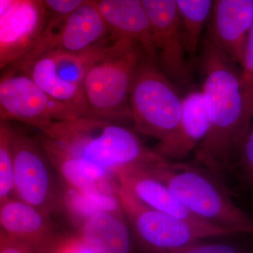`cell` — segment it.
Instances as JSON below:
<instances>
[{
  "instance_id": "obj_1",
  "label": "cell",
  "mask_w": 253,
  "mask_h": 253,
  "mask_svg": "<svg viewBox=\"0 0 253 253\" xmlns=\"http://www.w3.org/2000/svg\"><path fill=\"white\" fill-rule=\"evenodd\" d=\"M201 71L210 127L195 157L219 179L234 166L252 121L246 112L239 66L208 34L201 50Z\"/></svg>"
},
{
  "instance_id": "obj_2",
  "label": "cell",
  "mask_w": 253,
  "mask_h": 253,
  "mask_svg": "<svg viewBox=\"0 0 253 253\" xmlns=\"http://www.w3.org/2000/svg\"><path fill=\"white\" fill-rule=\"evenodd\" d=\"M73 154L112 174L167 161L141 142L134 131L113 121L83 116L39 129Z\"/></svg>"
},
{
  "instance_id": "obj_3",
  "label": "cell",
  "mask_w": 253,
  "mask_h": 253,
  "mask_svg": "<svg viewBox=\"0 0 253 253\" xmlns=\"http://www.w3.org/2000/svg\"><path fill=\"white\" fill-rule=\"evenodd\" d=\"M142 168L167 186L201 220L238 234L253 235V219L233 202L218 179L206 169L169 161Z\"/></svg>"
},
{
  "instance_id": "obj_4",
  "label": "cell",
  "mask_w": 253,
  "mask_h": 253,
  "mask_svg": "<svg viewBox=\"0 0 253 253\" xmlns=\"http://www.w3.org/2000/svg\"><path fill=\"white\" fill-rule=\"evenodd\" d=\"M144 53L134 43L112 41L109 53L91 66L84 79L87 116L113 122L130 120L129 95Z\"/></svg>"
},
{
  "instance_id": "obj_5",
  "label": "cell",
  "mask_w": 253,
  "mask_h": 253,
  "mask_svg": "<svg viewBox=\"0 0 253 253\" xmlns=\"http://www.w3.org/2000/svg\"><path fill=\"white\" fill-rule=\"evenodd\" d=\"M182 100L175 84L144 53L129 95L130 120L134 130L158 142L167 139L180 121Z\"/></svg>"
},
{
  "instance_id": "obj_6",
  "label": "cell",
  "mask_w": 253,
  "mask_h": 253,
  "mask_svg": "<svg viewBox=\"0 0 253 253\" xmlns=\"http://www.w3.org/2000/svg\"><path fill=\"white\" fill-rule=\"evenodd\" d=\"M111 44L112 41L109 38L81 52L51 51L32 61L18 72L28 74L51 99L67 108L78 117L87 116L84 96V79L91 66L109 53Z\"/></svg>"
},
{
  "instance_id": "obj_7",
  "label": "cell",
  "mask_w": 253,
  "mask_h": 253,
  "mask_svg": "<svg viewBox=\"0 0 253 253\" xmlns=\"http://www.w3.org/2000/svg\"><path fill=\"white\" fill-rule=\"evenodd\" d=\"M116 194L123 212L151 253H172L206 238L237 235L229 229L197 227L151 209L118 184Z\"/></svg>"
},
{
  "instance_id": "obj_8",
  "label": "cell",
  "mask_w": 253,
  "mask_h": 253,
  "mask_svg": "<svg viewBox=\"0 0 253 253\" xmlns=\"http://www.w3.org/2000/svg\"><path fill=\"white\" fill-rule=\"evenodd\" d=\"M109 38V29L96 1L86 0L81 7L66 17L48 14L45 27L33 49L9 70L18 72L51 51H86Z\"/></svg>"
},
{
  "instance_id": "obj_9",
  "label": "cell",
  "mask_w": 253,
  "mask_h": 253,
  "mask_svg": "<svg viewBox=\"0 0 253 253\" xmlns=\"http://www.w3.org/2000/svg\"><path fill=\"white\" fill-rule=\"evenodd\" d=\"M14 194L16 199L51 215L63 202L53 174V166L39 139L12 131Z\"/></svg>"
},
{
  "instance_id": "obj_10",
  "label": "cell",
  "mask_w": 253,
  "mask_h": 253,
  "mask_svg": "<svg viewBox=\"0 0 253 253\" xmlns=\"http://www.w3.org/2000/svg\"><path fill=\"white\" fill-rule=\"evenodd\" d=\"M78 118L37 85L28 74L8 71L0 77V121H16L38 129Z\"/></svg>"
},
{
  "instance_id": "obj_11",
  "label": "cell",
  "mask_w": 253,
  "mask_h": 253,
  "mask_svg": "<svg viewBox=\"0 0 253 253\" xmlns=\"http://www.w3.org/2000/svg\"><path fill=\"white\" fill-rule=\"evenodd\" d=\"M152 31L155 63L178 86L192 84V76L176 0H142Z\"/></svg>"
},
{
  "instance_id": "obj_12",
  "label": "cell",
  "mask_w": 253,
  "mask_h": 253,
  "mask_svg": "<svg viewBox=\"0 0 253 253\" xmlns=\"http://www.w3.org/2000/svg\"><path fill=\"white\" fill-rule=\"evenodd\" d=\"M48 14L43 0H14L0 17V71L23 59L36 44Z\"/></svg>"
},
{
  "instance_id": "obj_13",
  "label": "cell",
  "mask_w": 253,
  "mask_h": 253,
  "mask_svg": "<svg viewBox=\"0 0 253 253\" xmlns=\"http://www.w3.org/2000/svg\"><path fill=\"white\" fill-rule=\"evenodd\" d=\"M0 238L47 253L57 239L50 214L16 198L0 205Z\"/></svg>"
},
{
  "instance_id": "obj_14",
  "label": "cell",
  "mask_w": 253,
  "mask_h": 253,
  "mask_svg": "<svg viewBox=\"0 0 253 253\" xmlns=\"http://www.w3.org/2000/svg\"><path fill=\"white\" fill-rule=\"evenodd\" d=\"M207 34L234 63L241 66L253 24V0H216Z\"/></svg>"
},
{
  "instance_id": "obj_15",
  "label": "cell",
  "mask_w": 253,
  "mask_h": 253,
  "mask_svg": "<svg viewBox=\"0 0 253 253\" xmlns=\"http://www.w3.org/2000/svg\"><path fill=\"white\" fill-rule=\"evenodd\" d=\"M38 139L66 189L84 193L116 194L118 182L112 174L73 154L42 133Z\"/></svg>"
},
{
  "instance_id": "obj_16",
  "label": "cell",
  "mask_w": 253,
  "mask_h": 253,
  "mask_svg": "<svg viewBox=\"0 0 253 253\" xmlns=\"http://www.w3.org/2000/svg\"><path fill=\"white\" fill-rule=\"evenodd\" d=\"M113 175L120 185L151 209L203 229L222 228L195 216L167 186L150 176L141 166L121 169Z\"/></svg>"
},
{
  "instance_id": "obj_17",
  "label": "cell",
  "mask_w": 253,
  "mask_h": 253,
  "mask_svg": "<svg viewBox=\"0 0 253 253\" xmlns=\"http://www.w3.org/2000/svg\"><path fill=\"white\" fill-rule=\"evenodd\" d=\"M209 127L202 91H190L183 98L181 119L175 130L167 139L158 142L153 150L172 162L185 159L204 141Z\"/></svg>"
},
{
  "instance_id": "obj_18",
  "label": "cell",
  "mask_w": 253,
  "mask_h": 253,
  "mask_svg": "<svg viewBox=\"0 0 253 253\" xmlns=\"http://www.w3.org/2000/svg\"><path fill=\"white\" fill-rule=\"evenodd\" d=\"M96 1L109 29L110 39L138 44L155 62L151 25L142 0Z\"/></svg>"
},
{
  "instance_id": "obj_19",
  "label": "cell",
  "mask_w": 253,
  "mask_h": 253,
  "mask_svg": "<svg viewBox=\"0 0 253 253\" xmlns=\"http://www.w3.org/2000/svg\"><path fill=\"white\" fill-rule=\"evenodd\" d=\"M79 236L99 253L130 252V234L120 214L96 213L82 223Z\"/></svg>"
},
{
  "instance_id": "obj_20",
  "label": "cell",
  "mask_w": 253,
  "mask_h": 253,
  "mask_svg": "<svg viewBox=\"0 0 253 253\" xmlns=\"http://www.w3.org/2000/svg\"><path fill=\"white\" fill-rule=\"evenodd\" d=\"M186 54L193 57L197 52L203 32L212 14L214 1L176 0Z\"/></svg>"
},
{
  "instance_id": "obj_21",
  "label": "cell",
  "mask_w": 253,
  "mask_h": 253,
  "mask_svg": "<svg viewBox=\"0 0 253 253\" xmlns=\"http://www.w3.org/2000/svg\"><path fill=\"white\" fill-rule=\"evenodd\" d=\"M63 204L75 219L83 223L96 213L108 212L120 214L123 212L116 194L84 193L66 189Z\"/></svg>"
},
{
  "instance_id": "obj_22",
  "label": "cell",
  "mask_w": 253,
  "mask_h": 253,
  "mask_svg": "<svg viewBox=\"0 0 253 253\" xmlns=\"http://www.w3.org/2000/svg\"><path fill=\"white\" fill-rule=\"evenodd\" d=\"M12 131L9 122L0 121V205L14 194Z\"/></svg>"
},
{
  "instance_id": "obj_23",
  "label": "cell",
  "mask_w": 253,
  "mask_h": 253,
  "mask_svg": "<svg viewBox=\"0 0 253 253\" xmlns=\"http://www.w3.org/2000/svg\"><path fill=\"white\" fill-rule=\"evenodd\" d=\"M241 89L244 94L246 112L250 119L253 118V24L248 38L244 59L241 66Z\"/></svg>"
},
{
  "instance_id": "obj_24",
  "label": "cell",
  "mask_w": 253,
  "mask_h": 253,
  "mask_svg": "<svg viewBox=\"0 0 253 253\" xmlns=\"http://www.w3.org/2000/svg\"><path fill=\"white\" fill-rule=\"evenodd\" d=\"M238 165L242 179L248 185L253 186V125L245 137L239 156Z\"/></svg>"
},
{
  "instance_id": "obj_25",
  "label": "cell",
  "mask_w": 253,
  "mask_h": 253,
  "mask_svg": "<svg viewBox=\"0 0 253 253\" xmlns=\"http://www.w3.org/2000/svg\"><path fill=\"white\" fill-rule=\"evenodd\" d=\"M172 253H251L247 249L238 245L226 243L201 244L200 242Z\"/></svg>"
},
{
  "instance_id": "obj_26",
  "label": "cell",
  "mask_w": 253,
  "mask_h": 253,
  "mask_svg": "<svg viewBox=\"0 0 253 253\" xmlns=\"http://www.w3.org/2000/svg\"><path fill=\"white\" fill-rule=\"evenodd\" d=\"M47 253H99L79 235L56 239Z\"/></svg>"
},
{
  "instance_id": "obj_27",
  "label": "cell",
  "mask_w": 253,
  "mask_h": 253,
  "mask_svg": "<svg viewBox=\"0 0 253 253\" xmlns=\"http://www.w3.org/2000/svg\"><path fill=\"white\" fill-rule=\"evenodd\" d=\"M86 0H43L47 14L56 16H69L81 7Z\"/></svg>"
},
{
  "instance_id": "obj_28",
  "label": "cell",
  "mask_w": 253,
  "mask_h": 253,
  "mask_svg": "<svg viewBox=\"0 0 253 253\" xmlns=\"http://www.w3.org/2000/svg\"><path fill=\"white\" fill-rule=\"evenodd\" d=\"M0 253H38L34 250L9 240L0 238Z\"/></svg>"
},
{
  "instance_id": "obj_29",
  "label": "cell",
  "mask_w": 253,
  "mask_h": 253,
  "mask_svg": "<svg viewBox=\"0 0 253 253\" xmlns=\"http://www.w3.org/2000/svg\"><path fill=\"white\" fill-rule=\"evenodd\" d=\"M14 0H0V17L14 3Z\"/></svg>"
}]
</instances>
